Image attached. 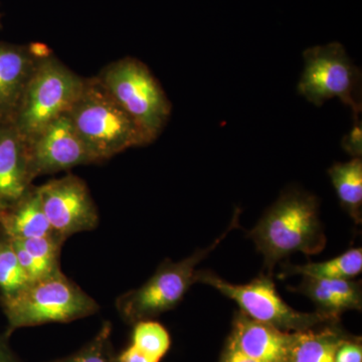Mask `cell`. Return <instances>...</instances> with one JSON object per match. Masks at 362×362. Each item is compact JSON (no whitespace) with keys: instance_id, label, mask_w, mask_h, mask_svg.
Listing matches in <instances>:
<instances>
[{"instance_id":"13","label":"cell","mask_w":362,"mask_h":362,"mask_svg":"<svg viewBox=\"0 0 362 362\" xmlns=\"http://www.w3.org/2000/svg\"><path fill=\"white\" fill-rule=\"evenodd\" d=\"M28 143L13 124L0 129V201L18 202L33 181Z\"/></svg>"},{"instance_id":"29","label":"cell","mask_w":362,"mask_h":362,"mask_svg":"<svg viewBox=\"0 0 362 362\" xmlns=\"http://www.w3.org/2000/svg\"><path fill=\"white\" fill-rule=\"evenodd\" d=\"M0 28H1V14H0Z\"/></svg>"},{"instance_id":"14","label":"cell","mask_w":362,"mask_h":362,"mask_svg":"<svg viewBox=\"0 0 362 362\" xmlns=\"http://www.w3.org/2000/svg\"><path fill=\"white\" fill-rule=\"evenodd\" d=\"M295 291L306 295L326 315L339 317L344 311L361 310V284L350 279L303 277Z\"/></svg>"},{"instance_id":"28","label":"cell","mask_w":362,"mask_h":362,"mask_svg":"<svg viewBox=\"0 0 362 362\" xmlns=\"http://www.w3.org/2000/svg\"><path fill=\"white\" fill-rule=\"evenodd\" d=\"M6 207H7L6 202L0 201V211H4V209H6Z\"/></svg>"},{"instance_id":"10","label":"cell","mask_w":362,"mask_h":362,"mask_svg":"<svg viewBox=\"0 0 362 362\" xmlns=\"http://www.w3.org/2000/svg\"><path fill=\"white\" fill-rule=\"evenodd\" d=\"M26 143L33 180L95 163L66 114L45 126Z\"/></svg>"},{"instance_id":"8","label":"cell","mask_w":362,"mask_h":362,"mask_svg":"<svg viewBox=\"0 0 362 362\" xmlns=\"http://www.w3.org/2000/svg\"><path fill=\"white\" fill-rule=\"evenodd\" d=\"M298 92L307 101L322 106L338 98L351 109L354 115L362 111L361 71L338 42L307 49Z\"/></svg>"},{"instance_id":"24","label":"cell","mask_w":362,"mask_h":362,"mask_svg":"<svg viewBox=\"0 0 362 362\" xmlns=\"http://www.w3.org/2000/svg\"><path fill=\"white\" fill-rule=\"evenodd\" d=\"M334 362H362L361 342L344 338L335 351Z\"/></svg>"},{"instance_id":"20","label":"cell","mask_w":362,"mask_h":362,"mask_svg":"<svg viewBox=\"0 0 362 362\" xmlns=\"http://www.w3.org/2000/svg\"><path fill=\"white\" fill-rule=\"evenodd\" d=\"M28 283L11 240H0V290L4 297L16 294Z\"/></svg>"},{"instance_id":"15","label":"cell","mask_w":362,"mask_h":362,"mask_svg":"<svg viewBox=\"0 0 362 362\" xmlns=\"http://www.w3.org/2000/svg\"><path fill=\"white\" fill-rule=\"evenodd\" d=\"M337 324H328L320 330L311 328L292 332L282 362H334L338 345L346 338Z\"/></svg>"},{"instance_id":"7","label":"cell","mask_w":362,"mask_h":362,"mask_svg":"<svg viewBox=\"0 0 362 362\" xmlns=\"http://www.w3.org/2000/svg\"><path fill=\"white\" fill-rule=\"evenodd\" d=\"M216 288L218 292L239 305L243 313L250 318L274 326L286 332H297L319 325L337 324L339 317L304 313L293 309L279 295L270 276H259L247 284H232L211 271H197L195 283Z\"/></svg>"},{"instance_id":"12","label":"cell","mask_w":362,"mask_h":362,"mask_svg":"<svg viewBox=\"0 0 362 362\" xmlns=\"http://www.w3.org/2000/svg\"><path fill=\"white\" fill-rule=\"evenodd\" d=\"M292 332H286L250 318L246 314L235 316L232 333L226 346L259 362H282Z\"/></svg>"},{"instance_id":"27","label":"cell","mask_w":362,"mask_h":362,"mask_svg":"<svg viewBox=\"0 0 362 362\" xmlns=\"http://www.w3.org/2000/svg\"><path fill=\"white\" fill-rule=\"evenodd\" d=\"M0 362H20L11 351L4 337H0Z\"/></svg>"},{"instance_id":"17","label":"cell","mask_w":362,"mask_h":362,"mask_svg":"<svg viewBox=\"0 0 362 362\" xmlns=\"http://www.w3.org/2000/svg\"><path fill=\"white\" fill-rule=\"evenodd\" d=\"M343 209L356 223L362 218V160L361 157L335 163L328 170Z\"/></svg>"},{"instance_id":"23","label":"cell","mask_w":362,"mask_h":362,"mask_svg":"<svg viewBox=\"0 0 362 362\" xmlns=\"http://www.w3.org/2000/svg\"><path fill=\"white\" fill-rule=\"evenodd\" d=\"M354 121L349 134L342 139V147L347 153L354 158L362 154V124L361 115H354Z\"/></svg>"},{"instance_id":"9","label":"cell","mask_w":362,"mask_h":362,"mask_svg":"<svg viewBox=\"0 0 362 362\" xmlns=\"http://www.w3.org/2000/svg\"><path fill=\"white\" fill-rule=\"evenodd\" d=\"M37 190L52 230L64 240L97 228L96 204L85 181L78 176L70 175L49 181Z\"/></svg>"},{"instance_id":"30","label":"cell","mask_w":362,"mask_h":362,"mask_svg":"<svg viewBox=\"0 0 362 362\" xmlns=\"http://www.w3.org/2000/svg\"><path fill=\"white\" fill-rule=\"evenodd\" d=\"M113 362H117V361H116V356H115V358H114Z\"/></svg>"},{"instance_id":"2","label":"cell","mask_w":362,"mask_h":362,"mask_svg":"<svg viewBox=\"0 0 362 362\" xmlns=\"http://www.w3.org/2000/svg\"><path fill=\"white\" fill-rule=\"evenodd\" d=\"M66 114L95 162L150 144L137 123L97 77L85 78L80 95Z\"/></svg>"},{"instance_id":"11","label":"cell","mask_w":362,"mask_h":362,"mask_svg":"<svg viewBox=\"0 0 362 362\" xmlns=\"http://www.w3.org/2000/svg\"><path fill=\"white\" fill-rule=\"evenodd\" d=\"M51 54L39 44L18 47L0 44V119L11 124L35 66L40 59Z\"/></svg>"},{"instance_id":"3","label":"cell","mask_w":362,"mask_h":362,"mask_svg":"<svg viewBox=\"0 0 362 362\" xmlns=\"http://www.w3.org/2000/svg\"><path fill=\"white\" fill-rule=\"evenodd\" d=\"M9 332L47 323H68L93 315L99 305L62 271L32 281L4 297Z\"/></svg>"},{"instance_id":"16","label":"cell","mask_w":362,"mask_h":362,"mask_svg":"<svg viewBox=\"0 0 362 362\" xmlns=\"http://www.w3.org/2000/svg\"><path fill=\"white\" fill-rule=\"evenodd\" d=\"M16 209L2 218L8 239L23 240L56 235L42 211L37 187L18 199Z\"/></svg>"},{"instance_id":"19","label":"cell","mask_w":362,"mask_h":362,"mask_svg":"<svg viewBox=\"0 0 362 362\" xmlns=\"http://www.w3.org/2000/svg\"><path fill=\"white\" fill-rule=\"evenodd\" d=\"M171 339L168 330L161 324L151 320L135 323L131 345L157 362L168 354Z\"/></svg>"},{"instance_id":"21","label":"cell","mask_w":362,"mask_h":362,"mask_svg":"<svg viewBox=\"0 0 362 362\" xmlns=\"http://www.w3.org/2000/svg\"><path fill=\"white\" fill-rule=\"evenodd\" d=\"M112 326L105 322L94 337L76 354L52 362H113L112 351Z\"/></svg>"},{"instance_id":"18","label":"cell","mask_w":362,"mask_h":362,"mask_svg":"<svg viewBox=\"0 0 362 362\" xmlns=\"http://www.w3.org/2000/svg\"><path fill=\"white\" fill-rule=\"evenodd\" d=\"M281 273L282 277L301 275L303 277L320 279H350L359 275L362 271V250L361 247L349 250L344 254L320 263L304 265H287Z\"/></svg>"},{"instance_id":"6","label":"cell","mask_w":362,"mask_h":362,"mask_svg":"<svg viewBox=\"0 0 362 362\" xmlns=\"http://www.w3.org/2000/svg\"><path fill=\"white\" fill-rule=\"evenodd\" d=\"M239 218L240 209H235L230 226L211 246L195 252L182 261L165 262L141 287L119 297L116 306L124 320L134 324L150 320L177 306L195 283L197 266L226 239L233 228L239 226Z\"/></svg>"},{"instance_id":"22","label":"cell","mask_w":362,"mask_h":362,"mask_svg":"<svg viewBox=\"0 0 362 362\" xmlns=\"http://www.w3.org/2000/svg\"><path fill=\"white\" fill-rule=\"evenodd\" d=\"M20 243L26 251L47 269L49 273H57L59 269V252L65 242L59 235H52L32 239L14 240Z\"/></svg>"},{"instance_id":"5","label":"cell","mask_w":362,"mask_h":362,"mask_svg":"<svg viewBox=\"0 0 362 362\" xmlns=\"http://www.w3.org/2000/svg\"><path fill=\"white\" fill-rule=\"evenodd\" d=\"M97 78L137 123L149 143L156 140L168 122L173 106L148 66L127 57L105 66Z\"/></svg>"},{"instance_id":"26","label":"cell","mask_w":362,"mask_h":362,"mask_svg":"<svg viewBox=\"0 0 362 362\" xmlns=\"http://www.w3.org/2000/svg\"><path fill=\"white\" fill-rule=\"evenodd\" d=\"M220 362H259L249 358V357L243 356L239 352L235 351L230 347H226L223 350Z\"/></svg>"},{"instance_id":"25","label":"cell","mask_w":362,"mask_h":362,"mask_svg":"<svg viewBox=\"0 0 362 362\" xmlns=\"http://www.w3.org/2000/svg\"><path fill=\"white\" fill-rule=\"evenodd\" d=\"M117 362H157L150 358L146 354H142L140 350L135 349L133 345L127 347L120 356H116Z\"/></svg>"},{"instance_id":"4","label":"cell","mask_w":362,"mask_h":362,"mask_svg":"<svg viewBox=\"0 0 362 362\" xmlns=\"http://www.w3.org/2000/svg\"><path fill=\"white\" fill-rule=\"evenodd\" d=\"M85 78L54 54L40 59L26 84L11 124L25 141L70 110Z\"/></svg>"},{"instance_id":"1","label":"cell","mask_w":362,"mask_h":362,"mask_svg":"<svg viewBox=\"0 0 362 362\" xmlns=\"http://www.w3.org/2000/svg\"><path fill=\"white\" fill-rule=\"evenodd\" d=\"M249 235L263 255L269 272L294 252L318 254L326 244L318 201L297 189L281 195Z\"/></svg>"}]
</instances>
